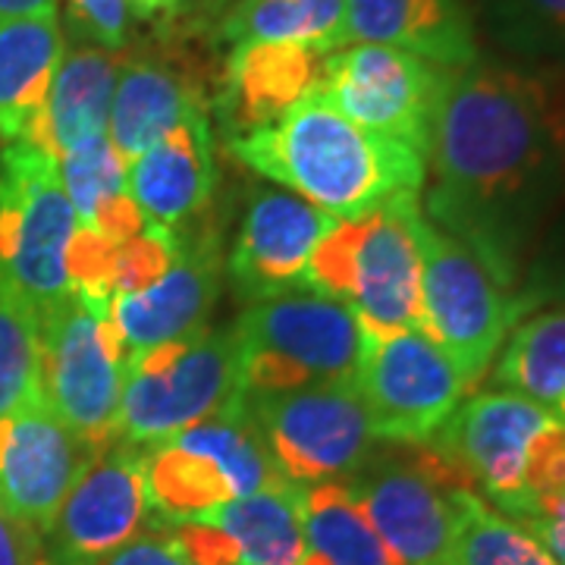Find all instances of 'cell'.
Instances as JSON below:
<instances>
[{"label": "cell", "instance_id": "6da1fadb", "mask_svg": "<svg viewBox=\"0 0 565 565\" xmlns=\"http://www.w3.org/2000/svg\"><path fill=\"white\" fill-rule=\"evenodd\" d=\"M427 163V221L512 286L531 233L565 185V107L541 76L475 61L449 70Z\"/></svg>", "mask_w": 565, "mask_h": 565}, {"label": "cell", "instance_id": "7a4b0ae2", "mask_svg": "<svg viewBox=\"0 0 565 565\" xmlns=\"http://www.w3.org/2000/svg\"><path fill=\"white\" fill-rule=\"evenodd\" d=\"M226 145L248 170L337 221L418 199L427 180L422 151L352 122L318 88L274 122Z\"/></svg>", "mask_w": 565, "mask_h": 565}, {"label": "cell", "instance_id": "3957f363", "mask_svg": "<svg viewBox=\"0 0 565 565\" xmlns=\"http://www.w3.org/2000/svg\"><path fill=\"white\" fill-rule=\"evenodd\" d=\"M422 223L418 199L337 221L315 248L302 289L343 302L367 333L424 330Z\"/></svg>", "mask_w": 565, "mask_h": 565}, {"label": "cell", "instance_id": "277c9868", "mask_svg": "<svg viewBox=\"0 0 565 565\" xmlns=\"http://www.w3.org/2000/svg\"><path fill=\"white\" fill-rule=\"evenodd\" d=\"M282 484L289 481L270 459L248 396L145 449V493L158 525L192 522L239 497Z\"/></svg>", "mask_w": 565, "mask_h": 565}, {"label": "cell", "instance_id": "5b68a950", "mask_svg": "<svg viewBox=\"0 0 565 565\" xmlns=\"http://www.w3.org/2000/svg\"><path fill=\"white\" fill-rule=\"evenodd\" d=\"M233 337L245 396L355 384L367 343V330L343 302L311 289L252 302Z\"/></svg>", "mask_w": 565, "mask_h": 565}, {"label": "cell", "instance_id": "8992f818", "mask_svg": "<svg viewBox=\"0 0 565 565\" xmlns=\"http://www.w3.org/2000/svg\"><path fill=\"white\" fill-rule=\"evenodd\" d=\"M76 230L57 158L32 141H10L0 154V280L39 318L70 296L66 255Z\"/></svg>", "mask_w": 565, "mask_h": 565}, {"label": "cell", "instance_id": "52a82bcc", "mask_svg": "<svg viewBox=\"0 0 565 565\" xmlns=\"http://www.w3.org/2000/svg\"><path fill=\"white\" fill-rule=\"evenodd\" d=\"M245 396L233 330H199L126 362L117 440L139 449L170 440Z\"/></svg>", "mask_w": 565, "mask_h": 565}, {"label": "cell", "instance_id": "ba28073f", "mask_svg": "<svg viewBox=\"0 0 565 565\" xmlns=\"http://www.w3.org/2000/svg\"><path fill=\"white\" fill-rule=\"evenodd\" d=\"M104 296L70 289L41 315V396L92 449L117 440L126 352Z\"/></svg>", "mask_w": 565, "mask_h": 565}, {"label": "cell", "instance_id": "9c48e42d", "mask_svg": "<svg viewBox=\"0 0 565 565\" xmlns=\"http://www.w3.org/2000/svg\"><path fill=\"white\" fill-rule=\"evenodd\" d=\"M424 333L459 367L465 384H481L503 349L519 302L484 258L424 217L422 223Z\"/></svg>", "mask_w": 565, "mask_h": 565}, {"label": "cell", "instance_id": "30bf717a", "mask_svg": "<svg viewBox=\"0 0 565 565\" xmlns=\"http://www.w3.org/2000/svg\"><path fill=\"white\" fill-rule=\"evenodd\" d=\"M270 459L289 484L349 481L374 459V430L355 384L248 396Z\"/></svg>", "mask_w": 565, "mask_h": 565}, {"label": "cell", "instance_id": "8fae6325", "mask_svg": "<svg viewBox=\"0 0 565 565\" xmlns=\"http://www.w3.org/2000/svg\"><path fill=\"white\" fill-rule=\"evenodd\" d=\"M449 70L386 44H345L321 63L318 92L340 114L427 158Z\"/></svg>", "mask_w": 565, "mask_h": 565}, {"label": "cell", "instance_id": "7c38bea8", "mask_svg": "<svg viewBox=\"0 0 565 565\" xmlns=\"http://www.w3.org/2000/svg\"><path fill=\"white\" fill-rule=\"evenodd\" d=\"M355 390L377 440L427 446L471 386L424 330H399L367 333Z\"/></svg>", "mask_w": 565, "mask_h": 565}, {"label": "cell", "instance_id": "4fadbf2b", "mask_svg": "<svg viewBox=\"0 0 565 565\" xmlns=\"http://www.w3.org/2000/svg\"><path fill=\"white\" fill-rule=\"evenodd\" d=\"M148 522L145 449L114 440L88 456L41 544L54 563L102 565L148 531Z\"/></svg>", "mask_w": 565, "mask_h": 565}, {"label": "cell", "instance_id": "5bb4252c", "mask_svg": "<svg viewBox=\"0 0 565 565\" xmlns=\"http://www.w3.org/2000/svg\"><path fill=\"white\" fill-rule=\"evenodd\" d=\"M355 503L396 565H449L452 505L462 478L430 449L415 462H371L349 481Z\"/></svg>", "mask_w": 565, "mask_h": 565}, {"label": "cell", "instance_id": "9a60e30c", "mask_svg": "<svg viewBox=\"0 0 565 565\" xmlns=\"http://www.w3.org/2000/svg\"><path fill=\"white\" fill-rule=\"evenodd\" d=\"M550 418L553 408L512 390H484L462 399L430 444L465 484L503 509L522 493L527 446Z\"/></svg>", "mask_w": 565, "mask_h": 565}, {"label": "cell", "instance_id": "2e32d148", "mask_svg": "<svg viewBox=\"0 0 565 565\" xmlns=\"http://www.w3.org/2000/svg\"><path fill=\"white\" fill-rule=\"evenodd\" d=\"M95 449L44 399L0 418V505L41 537Z\"/></svg>", "mask_w": 565, "mask_h": 565}, {"label": "cell", "instance_id": "e0dca14e", "mask_svg": "<svg viewBox=\"0 0 565 565\" xmlns=\"http://www.w3.org/2000/svg\"><path fill=\"white\" fill-rule=\"evenodd\" d=\"M221 277L217 236L202 233L192 243H180L173 262L148 286L136 292H114L107 311L126 362L204 330L221 292Z\"/></svg>", "mask_w": 565, "mask_h": 565}, {"label": "cell", "instance_id": "ac0fdd59", "mask_svg": "<svg viewBox=\"0 0 565 565\" xmlns=\"http://www.w3.org/2000/svg\"><path fill=\"white\" fill-rule=\"evenodd\" d=\"M337 223L292 192H262L245 211L230 252V280L248 302L302 289L315 248Z\"/></svg>", "mask_w": 565, "mask_h": 565}, {"label": "cell", "instance_id": "d6986e66", "mask_svg": "<svg viewBox=\"0 0 565 565\" xmlns=\"http://www.w3.org/2000/svg\"><path fill=\"white\" fill-rule=\"evenodd\" d=\"M327 54L292 44H236L223 73L217 98L226 141L248 136L282 117L318 88Z\"/></svg>", "mask_w": 565, "mask_h": 565}, {"label": "cell", "instance_id": "ffe728a7", "mask_svg": "<svg viewBox=\"0 0 565 565\" xmlns=\"http://www.w3.org/2000/svg\"><path fill=\"white\" fill-rule=\"evenodd\" d=\"M126 185L145 223L180 230L182 223L202 214L214 192L207 114H195L154 148L126 163Z\"/></svg>", "mask_w": 565, "mask_h": 565}, {"label": "cell", "instance_id": "44dd1931", "mask_svg": "<svg viewBox=\"0 0 565 565\" xmlns=\"http://www.w3.org/2000/svg\"><path fill=\"white\" fill-rule=\"evenodd\" d=\"M345 44H386L462 70L478 61L475 22L462 0H345Z\"/></svg>", "mask_w": 565, "mask_h": 565}, {"label": "cell", "instance_id": "7402d4cb", "mask_svg": "<svg viewBox=\"0 0 565 565\" xmlns=\"http://www.w3.org/2000/svg\"><path fill=\"white\" fill-rule=\"evenodd\" d=\"M195 114H204L199 82L177 63L136 57L120 63L107 136L117 154L129 163Z\"/></svg>", "mask_w": 565, "mask_h": 565}, {"label": "cell", "instance_id": "603a6c76", "mask_svg": "<svg viewBox=\"0 0 565 565\" xmlns=\"http://www.w3.org/2000/svg\"><path fill=\"white\" fill-rule=\"evenodd\" d=\"M117 76L120 61L114 57V51H104L98 44L66 47L51 82L44 114L20 141H32L57 158L82 141L107 136Z\"/></svg>", "mask_w": 565, "mask_h": 565}, {"label": "cell", "instance_id": "cb8c5ba5", "mask_svg": "<svg viewBox=\"0 0 565 565\" xmlns=\"http://www.w3.org/2000/svg\"><path fill=\"white\" fill-rule=\"evenodd\" d=\"M63 54L57 13L0 22V139L7 145L25 139L41 120Z\"/></svg>", "mask_w": 565, "mask_h": 565}, {"label": "cell", "instance_id": "d4e9b609", "mask_svg": "<svg viewBox=\"0 0 565 565\" xmlns=\"http://www.w3.org/2000/svg\"><path fill=\"white\" fill-rule=\"evenodd\" d=\"M192 522L221 527L239 553L236 565H302L305 531L299 484L248 493Z\"/></svg>", "mask_w": 565, "mask_h": 565}, {"label": "cell", "instance_id": "484cf974", "mask_svg": "<svg viewBox=\"0 0 565 565\" xmlns=\"http://www.w3.org/2000/svg\"><path fill=\"white\" fill-rule=\"evenodd\" d=\"M57 167L82 226L102 233L117 248L145 226L139 207L129 199L126 161L117 154L110 136H98L63 151L57 154Z\"/></svg>", "mask_w": 565, "mask_h": 565}, {"label": "cell", "instance_id": "4316f807", "mask_svg": "<svg viewBox=\"0 0 565 565\" xmlns=\"http://www.w3.org/2000/svg\"><path fill=\"white\" fill-rule=\"evenodd\" d=\"M221 39L236 44H292L333 54L345 41V0H236Z\"/></svg>", "mask_w": 565, "mask_h": 565}, {"label": "cell", "instance_id": "83f0119b", "mask_svg": "<svg viewBox=\"0 0 565 565\" xmlns=\"http://www.w3.org/2000/svg\"><path fill=\"white\" fill-rule=\"evenodd\" d=\"M302 565H396L345 481L302 487Z\"/></svg>", "mask_w": 565, "mask_h": 565}, {"label": "cell", "instance_id": "f1b7e54d", "mask_svg": "<svg viewBox=\"0 0 565 565\" xmlns=\"http://www.w3.org/2000/svg\"><path fill=\"white\" fill-rule=\"evenodd\" d=\"M449 505H452L449 565H559L534 534L505 519L475 487H452Z\"/></svg>", "mask_w": 565, "mask_h": 565}, {"label": "cell", "instance_id": "f546056e", "mask_svg": "<svg viewBox=\"0 0 565 565\" xmlns=\"http://www.w3.org/2000/svg\"><path fill=\"white\" fill-rule=\"evenodd\" d=\"M493 364V384L556 412L565 396V311H541L519 323Z\"/></svg>", "mask_w": 565, "mask_h": 565}, {"label": "cell", "instance_id": "4dcf8cb0", "mask_svg": "<svg viewBox=\"0 0 565 565\" xmlns=\"http://www.w3.org/2000/svg\"><path fill=\"white\" fill-rule=\"evenodd\" d=\"M35 399H44L39 315L0 280V418Z\"/></svg>", "mask_w": 565, "mask_h": 565}, {"label": "cell", "instance_id": "1f68e13d", "mask_svg": "<svg viewBox=\"0 0 565 565\" xmlns=\"http://www.w3.org/2000/svg\"><path fill=\"white\" fill-rule=\"evenodd\" d=\"M490 29L525 57L565 63V0H493Z\"/></svg>", "mask_w": 565, "mask_h": 565}, {"label": "cell", "instance_id": "d6a6232c", "mask_svg": "<svg viewBox=\"0 0 565 565\" xmlns=\"http://www.w3.org/2000/svg\"><path fill=\"white\" fill-rule=\"evenodd\" d=\"M559 497H565V418L553 412L544 430L527 446L522 493L500 512L509 515L515 505L544 503V500H559Z\"/></svg>", "mask_w": 565, "mask_h": 565}, {"label": "cell", "instance_id": "836d02e7", "mask_svg": "<svg viewBox=\"0 0 565 565\" xmlns=\"http://www.w3.org/2000/svg\"><path fill=\"white\" fill-rule=\"evenodd\" d=\"M170 546L180 553L189 565H236L239 553L233 541L223 534L221 527L204 525V522H177V525H158Z\"/></svg>", "mask_w": 565, "mask_h": 565}, {"label": "cell", "instance_id": "e575fe53", "mask_svg": "<svg viewBox=\"0 0 565 565\" xmlns=\"http://www.w3.org/2000/svg\"><path fill=\"white\" fill-rule=\"evenodd\" d=\"M70 17L104 51H122L129 41V0H66Z\"/></svg>", "mask_w": 565, "mask_h": 565}, {"label": "cell", "instance_id": "d590c367", "mask_svg": "<svg viewBox=\"0 0 565 565\" xmlns=\"http://www.w3.org/2000/svg\"><path fill=\"white\" fill-rule=\"evenodd\" d=\"M505 519H512L515 525L525 527L527 534H534L550 550V556L565 565V497L515 505Z\"/></svg>", "mask_w": 565, "mask_h": 565}, {"label": "cell", "instance_id": "8d00e7d4", "mask_svg": "<svg viewBox=\"0 0 565 565\" xmlns=\"http://www.w3.org/2000/svg\"><path fill=\"white\" fill-rule=\"evenodd\" d=\"M41 556L44 544L39 531L0 505V565H39Z\"/></svg>", "mask_w": 565, "mask_h": 565}, {"label": "cell", "instance_id": "74e56055", "mask_svg": "<svg viewBox=\"0 0 565 565\" xmlns=\"http://www.w3.org/2000/svg\"><path fill=\"white\" fill-rule=\"evenodd\" d=\"M102 565H189L180 553L170 546V541L163 537L161 527H148L141 531L136 541H129L120 546L114 556H107Z\"/></svg>", "mask_w": 565, "mask_h": 565}, {"label": "cell", "instance_id": "f35d334b", "mask_svg": "<svg viewBox=\"0 0 565 565\" xmlns=\"http://www.w3.org/2000/svg\"><path fill=\"white\" fill-rule=\"evenodd\" d=\"M57 0H0V22L22 17H54Z\"/></svg>", "mask_w": 565, "mask_h": 565}, {"label": "cell", "instance_id": "ab89813d", "mask_svg": "<svg viewBox=\"0 0 565 565\" xmlns=\"http://www.w3.org/2000/svg\"><path fill=\"white\" fill-rule=\"evenodd\" d=\"M129 7L141 20H177L173 0H129Z\"/></svg>", "mask_w": 565, "mask_h": 565}, {"label": "cell", "instance_id": "60d3db41", "mask_svg": "<svg viewBox=\"0 0 565 565\" xmlns=\"http://www.w3.org/2000/svg\"><path fill=\"white\" fill-rule=\"evenodd\" d=\"M223 0H173V7H177V20L180 17H202L207 10H214V7H221Z\"/></svg>", "mask_w": 565, "mask_h": 565}, {"label": "cell", "instance_id": "b9f144b4", "mask_svg": "<svg viewBox=\"0 0 565 565\" xmlns=\"http://www.w3.org/2000/svg\"><path fill=\"white\" fill-rule=\"evenodd\" d=\"M39 565H63V563H54V559H47V556H41Z\"/></svg>", "mask_w": 565, "mask_h": 565}, {"label": "cell", "instance_id": "7bdbcfd3", "mask_svg": "<svg viewBox=\"0 0 565 565\" xmlns=\"http://www.w3.org/2000/svg\"><path fill=\"white\" fill-rule=\"evenodd\" d=\"M556 415H563V418H565V396H563V403L556 405Z\"/></svg>", "mask_w": 565, "mask_h": 565}]
</instances>
